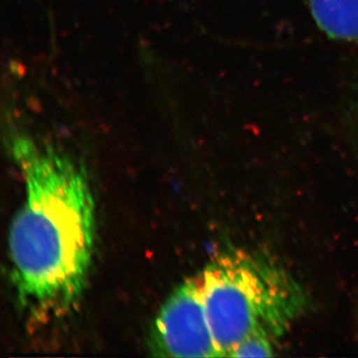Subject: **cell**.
<instances>
[{
    "mask_svg": "<svg viewBox=\"0 0 358 358\" xmlns=\"http://www.w3.org/2000/svg\"><path fill=\"white\" fill-rule=\"evenodd\" d=\"M25 199L9 230L18 301L33 319L62 317L85 288L95 239V202L83 167L28 138L13 143Z\"/></svg>",
    "mask_w": 358,
    "mask_h": 358,
    "instance_id": "cell-1",
    "label": "cell"
},
{
    "mask_svg": "<svg viewBox=\"0 0 358 358\" xmlns=\"http://www.w3.org/2000/svg\"><path fill=\"white\" fill-rule=\"evenodd\" d=\"M207 317L221 357L246 336L282 338L305 310L303 289L268 257L244 249L216 254L199 275Z\"/></svg>",
    "mask_w": 358,
    "mask_h": 358,
    "instance_id": "cell-2",
    "label": "cell"
},
{
    "mask_svg": "<svg viewBox=\"0 0 358 358\" xmlns=\"http://www.w3.org/2000/svg\"><path fill=\"white\" fill-rule=\"evenodd\" d=\"M160 357H221L212 334L199 277L179 285L160 308L152 329Z\"/></svg>",
    "mask_w": 358,
    "mask_h": 358,
    "instance_id": "cell-3",
    "label": "cell"
},
{
    "mask_svg": "<svg viewBox=\"0 0 358 358\" xmlns=\"http://www.w3.org/2000/svg\"><path fill=\"white\" fill-rule=\"evenodd\" d=\"M313 20L329 38L358 44V0H306Z\"/></svg>",
    "mask_w": 358,
    "mask_h": 358,
    "instance_id": "cell-4",
    "label": "cell"
},
{
    "mask_svg": "<svg viewBox=\"0 0 358 358\" xmlns=\"http://www.w3.org/2000/svg\"><path fill=\"white\" fill-rule=\"evenodd\" d=\"M275 339L264 331H256L246 336L233 350L230 357H274Z\"/></svg>",
    "mask_w": 358,
    "mask_h": 358,
    "instance_id": "cell-5",
    "label": "cell"
}]
</instances>
